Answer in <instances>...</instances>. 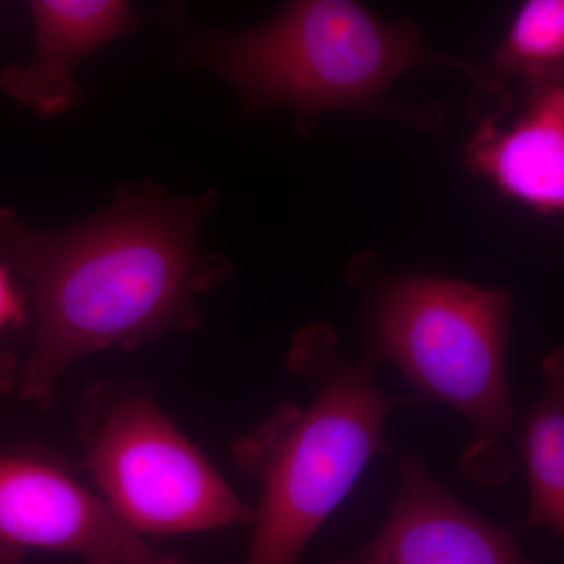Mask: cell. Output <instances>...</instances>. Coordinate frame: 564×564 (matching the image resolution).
I'll use <instances>...</instances> for the list:
<instances>
[{
	"mask_svg": "<svg viewBox=\"0 0 564 564\" xmlns=\"http://www.w3.org/2000/svg\"><path fill=\"white\" fill-rule=\"evenodd\" d=\"M212 199L128 192L57 231L0 209V262L28 284L36 322L17 373L22 399L51 402L62 375L91 352L198 328L195 296L229 274L196 243Z\"/></svg>",
	"mask_w": 564,
	"mask_h": 564,
	"instance_id": "cell-1",
	"label": "cell"
},
{
	"mask_svg": "<svg viewBox=\"0 0 564 564\" xmlns=\"http://www.w3.org/2000/svg\"><path fill=\"white\" fill-rule=\"evenodd\" d=\"M288 362L314 381L313 400L280 404L232 447L237 466L261 485L245 564L299 562L375 456L391 454L384 426L392 411L422 404L414 393L381 389L367 356L343 358L328 323L299 329Z\"/></svg>",
	"mask_w": 564,
	"mask_h": 564,
	"instance_id": "cell-2",
	"label": "cell"
},
{
	"mask_svg": "<svg viewBox=\"0 0 564 564\" xmlns=\"http://www.w3.org/2000/svg\"><path fill=\"white\" fill-rule=\"evenodd\" d=\"M202 58L248 109L289 107L306 122L333 110L410 121L386 95L406 70L432 63L466 74L475 93L492 96L499 109L511 106L510 93L491 70L437 54L413 21L386 22L350 0L285 3L251 31L204 41Z\"/></svg>",
	"mask_w": 564,
	"mask_h": 564,
	"instance_id": "cell-3",
	"label": "cell"
},
{
	"mask_svg": "<svg viewBox=\"0 0 564 564\" xmlns=\"http://www.w3.org/2000/svg\"><path fill=\"white\" fill-rule=\"evenodd\" d=\"M511 310L503 289L433 276L388 278L364 299V356L391 364L419 402L443 403L470 426L459 470L478 486L502 485L518 467Z\"/></svg>",
	"mask_w": 564,
	"mask_h": 564,
	"instance_id": "cell-4",
	"label": "cell"
},
{
	"mask_svg": "<svg viewBox=\"0 0 564 564\" xmlns=\"http://www.w3.org/2000/svg\"><path fill=\"white\" fill-rule=\"evenodd\" d=\"M95 397L82 423L84 466L129 530L174 536L251 524L254 510L151 397Z\"/></svg>",
	"mask_w": 564,
	"mask_h": 564,
	"instance_id": "cell-5",
	"label": "cell"
},
{
	"mask_svg": "<svg viewBox=\"0 0 564 564\" xmlns=\"http://www.w3.org/2000/svg\"><path fill=\"white\" fill-rule=\"evenodd\" d=\"M58 552L84 564H154L150 545L122 524L57 459L0 444V564L31 552Z\"/></svg>",
	"mask_w": 564,
	"mask_h": 564,
	"instance_id": "cell-6",
	"label": "cell"
},
{
	"mask_svg": "<svg viewBox=\"0 0 564 564\" xmlns=\"http://www.w3.org/2000/svg\"><path fill=\"white\" fill-rule=\"evenodd\" d=\"M336 564H533L516 530L475 513L421 456L399 459V480L380 532Z\"/></svg>",
	"mask_w": 564,
	"mask_h": 564,
	"instance_id": "cell-7",
	"label": "cell"
},
{
	"mask_svg": "<svg viewBox=\"0 0 564 564\" xmlns=\"http://www.w3.org/2000/svg\"><path fill=\"white\" fill-rule=\"evenodd\" d=\"M31 11L35 25L32 61L3 68L0 88L41 117L54 118L79 102L74 69L111 41L131 33L137 17L131 3L120 0H35Z\"/></svg>",
	"mask_w": 564,
	"mask_h": 564,
	"instance_id": "cell-8",
	"label": "cell"
},
{
	"mask_svg": "<svg viewBox=\"0 0 564 564\" xmlns=\"http://www.w3.org/2000/svg\"><path fill=\"white\" fill-rule=\"evenodd\" d=\"M466 159L473 172L530 209L545 215L563 210V84L532 88L525 113L510 129L480 120Z\"/></svg>",
	"mask_w": 564,
	"mask_h": 564,
	"instance_id": "cell-9",
	"label": "cell"
},
{
	"mask_svg": "<svg viewBox=\"0 0 564 564\" xmlns=\"http://www.w3.org/2000/svg\"><path fill=\"white\" fill-rule=\"evenodd\" d=\"M544 388L522 421L519 445L529 486L522 525L564 533V359L552 351L543 361Z\"/></svg>",
	"mask_w": 564,
	"mask_h": 564,
	"instance_id": "cell-10",
	"label": "cell"
},
{
	"mask_svg": "<svg viewBox=\"0 0 564 564\" xmlns=\"http://www.w3.org/2000/svg\"><path fill=\"white\" fill-rule=\"evenodd\" d=\"M564 2L529 0L516 13L489 70L500 80L521 76L532 88L563 84Z\"/></svg>",
	"mask_w": 564,
	"mask_h": 564,
	"instance_id": "cell-11",
	"label": "cell"
},
{
	"mask_svg": "<svg viewBox=\"0 0 564 564\" xmlns=\"http://www.w3.org/2000/svg\"><path fill=\"white\" fill-rule=\"evenodd\" d=\"M29 317L28 299L13 280V273L0 262V343L7 333L22 328ZM17 373L13 359L0 351V391H9L17 386Z\"/></svg>",
	"mask_w": 564,
	"mask_h": 564,
	"instance_id": "cell-12",
	"label": "cell"
},
{
	"mask_svg": "<svg viewBox=\"0 0 564 564\" xmlns=\"http://www.w3.org/2000/svg\"><path fill=\"white\" fill-rule=\"evenodd\" d=\"M154 564H185L177 556H158Z\"/></svg>",
	"mask_w": 564,
	"mask_h": 564,
	"instance_id": "cell-13",
	"label": "cell"
}]
</instances>
